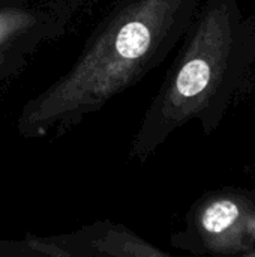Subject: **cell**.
Segmentation results:
<instances>
[{
    "mask_svg": "<svg viewBox=\"0 0 255 257\" xmlns=\"http://www.w3.org/2000/svg\"><path fill=\"white\" fill-rule=\"evenodd\" d=\"M198 0H114L71 68L20 110L23 139H56L158 68L182 41Z\"/></svg>",
    "mask_w": 255,
    "mask_h": 257,
    "instance_id": "obj_1",
    "label": "cell"
},
{
    "mask_svg": "<svg viewBox=\"0 0 255 257\" xmlns=\"http://www.w3.org/2000/svg\"><path fill=\"white\" fill-rule=\"evenodd\" d=\"M194 18L132 139L131 161H147L189 120L198 119L204 131L213 130L248 71L254 41L234 0H207Z\"/></svg>",
    "mask_w": 255,
    "mask_h": 257,
    "instance_id": "obj_2",
    "label": "cell"
},
{
    "mask_svg": "<svg viewBox=\"0 0 255 257\" xmlns=\"http://www.w3.org/2000/svg\"><path fill=\"white\" fill-rule=\"evenodd\" d=\"M74 17L68 9L39 0L0 9V95L20 78L45 44L65 35Z\"/></svg>",
    "mask_w": 255,
    "mask_h": 257,
    "instance_id": "obj_3",
    "label": "cell"
},
{
    "mask_svg": "<svg viewBox=\"0 0 255 257\" xmlns=\"http://www.w3.org/2000/svg\"><path fill=\"white\" fill-rule=\"evenodd\" d=\"M171 242L192 251L243 253L255 242V206L240 196H207L192 208L186 230Z\"/></svg>",
    "mask_w": 255,
    "mask_h": 257,
    "instance_id": "obj_4",
    "label": "cell"
},
{
    "mask_svg": "<svg viewBox=\"0 0 255 257\" xmlns=\"http://www.w3.org/2000/svg\"><path fill=\"white\" fill-rule=\"evenodd\" d=\"M27 256L161 257L168 253L153 247L123 224L96 221L75 233L29 236L23 239Z\"/></svg>",
    "mask_w": 255,
    "mask_h": 257,
    "instance_id": "obj_5",
    "label": "cell"
},
{
    "mask_svg": "<svg viewBox=\"0 0 255 257\" xmlns=\"http://www.w3.org/2000/svg\"><path fill=\"white\" fill-rule=\"evenodd\" d=\"M30 2L32 0H0V9H6L11 6H20V5H26Z\"/></svg>",
    "mask_w": 255,
    "mask_h": 257,
    "instance_id": "obj_6",
    "label": "cell"
}]
</instances>
